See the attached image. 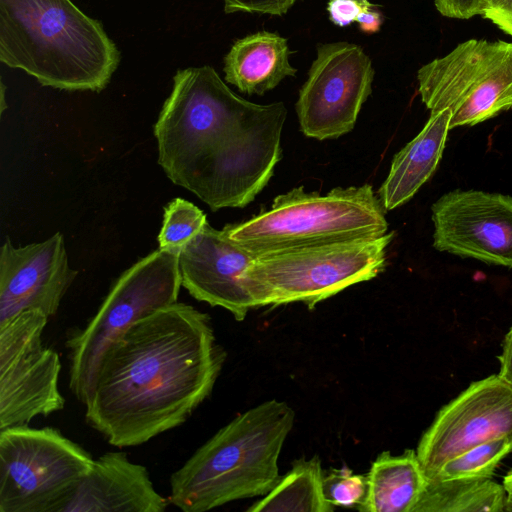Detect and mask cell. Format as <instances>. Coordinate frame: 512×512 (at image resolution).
I'll list each match as a JSON object with an SVG mask.
<instances>
[{
	"label": "cell",
	"instance_id": "cell-1",
	"mask_svg": "<svg viewBox=\"0 0 512 512\" xmlns=\"http://www.w3.org/2000/svg\"><path fill=\"white\" fill-rule=\"evenodd\" d=\"M226 360L207 313L176 302L138 320L105 351L85 420L115 447L144 444L187 421Z\"/></svg>",
	"mask_w": 512,
	"mask_h": 512
},
{
	"label": "cell",
	"instance_id": "cell-2",
	"mask_svg": "<svg viewBox=\"0 0 512 512\" xmlns=\"http://www.w3.org/2000/svg\"><path fill=\"white\" fill-rule=\"evenodd\" d=\"M286 117L283 102L248 101L209 65L179 69L154 125L158 163L213 212L243 208L273 176Z\"/></svg>",
	"mask_w": 512,
	"mask_h": 512
},
{
	"label": "cell",
	"instance_id": "cell-3",
	"mask_svg": "<svg viewBox=\"0 0 512 512\" xmlns=\"http://www.w3.org/2000/svg\"><path fill=\"white\" fill-rule=\"evenodd\" d=\"M120 60L102 23L72 0H0V61L42 86L100 92Z\"/></svg>",
	"mask_w": 512,
	"mask_h": 512
},
{
	"label": "cell",
	"instance_id": "cell-4",
	"mask_svg": "<svg viewBox=\"0 0 512 512\" xmlns=\"http://www.w3.org/2000/svg\"><path fill=\"white\" fill-rule=\"evenodd\" d=\"M295 414L268 400L237 415L170 477L169 501L184 512H205L264 496L280 478L278 459Z\"/></svg>",
	"mask_w": 512,
	"mask_h": 512
},
{
	"label": "cell",
	"instance_id": "cell-5",
	"mask_svg": "<svg viewBox=\"0 0 512 512\" xmlns=\"http://www.w3.org/2000/svg\"><path fill=\"white\" fill-rule=\"evenodd\" d=\"M224 228L234 241L261 255L381 237L388 233V222L372 186L364 184L325 195L296 187L278 195L269 210Z\"/></svg>",
	"mask_w": 512,
	"mask_h": 512
},
{
	"label": "cell",
	"instance_id": "cell-6",
	"mask_svg": "<svg viewBox=\"0 0 512 512\" xmlns=\"http://www.w3.org/2000/svg\"><path fill=\"white\" fill-rule=\"evenodd\" d=\"M394 231L377 238L257 255L244 285L255 307L302 302L312 309L342 290L380 274Z\"/></svg>",
	"mask_w": 512,
	"mask_h": 512
},
{
	"label": "cell",
	"instance_id": "cell-7",
	"mask_svg": "<svg viewBox=\"0 0 512 512\" xmlns=\"http://www.w3.org/2000/svg\"><path fill=\"white\" fill-rule=\"evenodd\" d=\"M181 286L178 253L160 248L120 275L94 316L65 343L69 389L79 402L88 399L110 344L133 323L176 303Z\"/></svg>",
	"mask_w": 512,
	"mask_h": 512
},
{
	"label": "cell",
	"instance_id": "cell-8",
	"mask_svg": "<svg viewBox=\"0 0 512 512\" xmlns=\"http://www.w3.org/2000/svg\"><path fill=\"white\" fill-rule=\"evenodd\" d=\"M94 460L53 427L0 429V512H61Z\"/></svg>",
	"mask_w": 512,
	"mask_h": 512
},
{
	"label": "cell",
	"instance_id": "cell-9",
	"mask_svg": "<svg viewBox=\"0 0 512 512\" xmlns=\"http://www.w3.org/2000/svg\"><path fill=\"white\" fill-rule=\"evenodd\" d=\"M431 113L448 109L449 129L474 126L512 109V43L469 39L417 71Z\"/></svg>",
	"mask_w": 512,
	"mask_h": 512
},
{
	"label": "cell",
	"instance_id": "cell-10",
	"mask_svg": "<svg viewBox=\"0 0 512 512\" xmlns=\"http://www.w3.org/2000/svg\"><path fill=\"white\" fill-rule=\"evenodd\" d=\"M48 319L27 310L0 323V429L64 408L60 357L42 339Z\"/></svg>",
	"mask_w": 512,
	"mask_h": 512
},
{
	"label": "cell",
	"instance_id": "cell-11",
	"mask_svg": "<svg viewBox=\"0 0 512 512\" xmlns=\"http://www.w3.org/2000/svg\"><path fill=\"white\" fill-rule=\"evenodd\" d=\"M374 74L372 61L360 45L318 44L295 106L301 132L317 140L350 132L372 93Z\"/></svg>",
	"mask_w": 512,
	"mask_h": 512
},
{
	"label": "cell",
	"instance_id": "cell-12",
	"mask_svg": "<svg viewBox=\"0 0 512 512\" xmlns=\"http://www.w3.org/2000/svg\"><path fill=\"white\" fill-rule=\"evenodd\" d=\"M501 438L512 443V383L497 374L471 383L443 406L416 455L425 478L432 479L449 459Z\"/></svg>",
	"mask_w": 512,
	"mask_h": 512
},
{
	"label": "cell",
	"instance_id": "cell-13",
	"mask_svg": "<svg viewBox=\"0 0 512 512\" xmlns=\"http://www.w3.org/2000/svg\"><path fill=\"white\" fill-rule=\"evenodd\" d=\"M431 211L436 250L512 268V196L453 190Z\"/></svg>",
	"mask_w": 512,
	"mask_h": 512
},
{
	"label": "cell",
	"instance_id": "cell-14",
	"mask_svg": "<svg viewBox=\"0 0 512 512\" xmlns=\"http://www.w3.org/2000/svg\"><path fill=\"white\" fill-rule=\"evenodd\" d=\"M77 274L61 233L18 248L6 238L0 250V323L27 310L54 316Z\"/></svg>",
	"mask_w": 512,
	"mask_h": 512
},
{
	"label": "cell",
	"instance_id": "cell-15",
	"mask_svg": "<svg viewBox=\"0 0 512 512\" xmlns=\"http://www.w3.org/2000/svg\"><path fill=\"white\" fill-rule=\"evenodd\" d=\"M257 255L207 223L179 252L182 286L198 301L245 319L255 303L243 276Z\"/></svg>",
	"mask_w": 512,
	"mask_h": 512
},
{
	"label": "cell",
	"instance_id": "cell-16",
	"mask_svg": "<svg viewBox=\"0 0 512 512\" xmlns=\"http://www.w3.org/2000/svg\"><path fill=\"white\" fill-rule=\"evenodd\" d=\"M169 503L144 465L110 451L94 460L61 512H164Z\"/></svg>",
	"mask_w": 512,
	"mask_h": 512
},
{
	"label": "cell",
	"instance_id": "cell-17",
	"mask_svg": "<svg viewBox=\"0 0 512 512\" xmlns=\"http://www.w3.org/2000/svg\"><path fill=\"white\" fill-rule=\"evenodd\" d=\"M451 112L430 114L423 129L395 154L388 176L378 190L386 211L408 202L434 174L445 148Z\"/></svg>",
	"mask_w": 512,
	"mask_h": 512
},
{
	"label": "cell",
	"instance_id": "cell-18",
	"mask_svg": "<svg viewBox=\"0 0 512 512\" xmlns=\"http://www.w3.org/2000/svg\"><path fill=\"white\" fill-rule=\"evenodd\" d=\"M290 54L287 39L277 32L262 30L246 35L224 56V79L244 94L263 95L286 77L296 75Z\"/></svg>",
	"mask_w": 512,
	"mask_h": 512
},
{
	"label": "cell",
	"instance_id": "cell-19",
	"mask_svg": "<svg viewBox=\"0 0 512 512\" xmlns=\"http://www.w3.org/2000/svg\"><path fill=\"white\" fill-rule=\"evenodd\" d=\"M366 477L367 495L358 508L363 512H413L426 483L412 449L401 455L382 452L372 462Z\"/></svg>",
	"mask_w": 512,
	"mask_h": 512
},
{
	"label": "cell",
	"instance_id": "cell-20",
	"mask_svg": "<svg viewBox=\"0 0 512 512\" xmlns=\"http://www.w3.org/2000/svg\"><path fill=\"white\" fill-rule=\"evenodd\" d=\"M506 492L490 477L426 479L413 512H502Z\"/></svg>",
	"mask_w": 512,
	"mask_h": 512
},
{
	"label": "cell",
	"instance_id": "cell-21",
	"mask_svg": "<svg viewBox=\"0 0 512 512\" xmlns=\"http://www.w3.org/2000/svg\"><path fill=\"white\" fill-rule=\"evenodd\" d=\"M324 472L318 456L296 460L275 486L248 512H332L323 491Z\"/></svg>",
	"mask_w": 512,
	"mask_h": 512
},
{
	"label": "cell",
	"instance_id": "cell-22",
	"mask_svg": "<svg viewBox=\"0 0 512 512\" xmlns=\"http://www.w3.org/2000/svg\"><path fill=\"white\" fill-rule=\"evenodd\" d=\"M510 452L512 443L504 438L482 443L446 461L432 479L490 477Z\"/></svg>",
	"mask_w": 512,
	"mask_h": 512
},
{
	"label": "cell",
	"instance_id": "cell-23",
	"mask_svg": "<svg viewBox=\"0 0 512 512\" xmlns=\"http://www.w3.org/2000/svg\"><path fill=\"white\" fill-rule=\"evenodd\" d=\"M207 223L206 215L196 205L182 198L173 199L164 208L159 248L178 253Z\"/></svg>",
	"mask_w": 512,
	"mask_h": 512
},
{
	"label": "cell",
	"instance_id": "cell-24",
	"mask_svg": "<svg viewBox=\"0 0 512 512\" xmlns=\"http://www.w3.org/2000/svg\"><path fill=\"white\" fill-rule=\"evenodd\" d=\"M366 475L356 474L344 466L324 473L323 491L332 506L359 508L367 495Z\"/></svg>",
	"mask_w": 512,
	"mask_h": 512
},
{
	"label": "cell",
	"instance_id": "cell-25",
	"mask_svg": "<svg viewBox=\"0 0 512 512\" xmlns=\"http://www.w3.org/2000/svg\"><path fill=\"white\" fill-rule=\"evenodd\" d=\"M300 0H222L224 11L283 16Z\"/></svg>",
	"mask_w": 512,
	"mask_h": 512
},
{
	"label": "cell",
	"instance_id": "cell-26",
	"mask_svg": "<svg viewBox=\"0 0 512 512\" xmlns=\"http://www.w3.org/2000/svg\"><path fill=\"white\" fill-rule=\"evenodd\" d=\"M376 6L370 0H329L327 12L329 20L338 27H347L355 23L365 11Z\"/></svg>",
	"mask_w": 512,
	"mask_h": 512
},
{
	"label": "cell",
	"instance_id": "cell-27",
	"mask_svg": "<svg viewBox=\"0 0 512 512\" xmlns=\"http://www.w3.org/2000/svg\"><path fill=\"white\" fill-rule=\"evenodd\" d=\"M486 0H434L437 11L444 17L466 20L483 15Z\"/></svg>",
	"mask_w": 512,
	"mask_h": 512
},
{
	"label": "cell",
	"instance_id": "cell-28",
	"mask_svg": "<svg viewBox=\"0 0 512 512\" xmlns=\"http://www.w3.org/2000/svg\"><path fill=\"white\" fill-rule=\"evenodd\" d=\"M482 17L512 37V0H486Z\"/></svg>",
	"mask_w": 512,
	"mask_h": 512
},
{
	"label": "cell",
	"instance_id": "cell-29",
	"mask_svg": "<svg viewBox=\"0 0 512 512\" xmlns=\"http://www.w3.org/2000/svg\"><path fill=\"white\" fill-rule=\"evenodd\" d=\"M384 21V15L376 5L371 9L363 12L356 20L361 32L366 34H374L380 31Z\"/></svg>",
	"mask_w": 512,
	"mask_h": 512
},
{
	"label": "cell",
	"instance_id": "cell-30",
	"mask_svg": "<svg viewBox=\"0 0 512 512\" xmlns=\"http://www.w3.org/2000/svg\"><path fill=\"white\" fill-rule=\"evenodd\" d=\"M500 362L499 375L512 383V326L504 337L501 354L498 356Z\"/></svg>",
	"mask_w": 512,
	"mask_h": 512
},
{
	"label": "cell",
	"instance_id": "cell-31",
	"mask_svg": "<svg viewBox=\"0 0 512 512\" xmlns=\"http://www.w3.org/2000/svg\"><path fill=\"white\" fill-rule=\"evenodd\" d=\"M503 487L506 492L505 511H512V469L504 477Z\"/></svg>",
	"mask_w": 512,
	"mask_h": 512
},
{
	"label": "cell",
	"instance_id": "cell-32",
	"mask_svg": "<svg viewBox=\"0 0 512 512\" xmlns=\"http://www.w3.org/2000/svg\"><path fill=\"white\" fill-rule=\"evenodd\" d=\"M2 86V91H1V113L4 111V109L6 108V105H5V101H4V84L2 83L1 84Z\"/></svg>",
	"mask_w": 512,
	"mask_h": 512
}]
</instances>
